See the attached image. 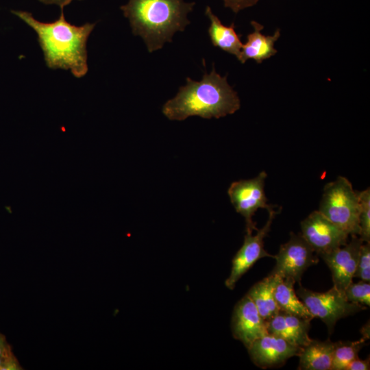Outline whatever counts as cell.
Instances as JSON below:
<instances>
[{
	"label": "cell",
	"mask_w": 370,
	"mask_h": 370,
	"mask_svg": "<svg viewBox=\"0 0 370 370\" xmlns=\"http://www.w3.org/2000/svg\"><path fill=\"white\" fill-rule=\"evenodd\" d=\"M231 329L234 338L242 342L247 349L256 339L268 334L266 321L247 294L234 308Z\"/></svg>",
	"instance_id": "30bf717a"
},
{
	"label": "cell",
	"mask_w": 370,
	"mask_h": 370,
	"mask_svg": "<svg viewBox=\"0 0 370 370\" xmlns=\"http://www.w3.org/2000/svg\"><path fill=\"white\" fill-rule=\"evenodd\" d=\"M280 278L277 275L269 273L255 284L247 293L265 321L270 320L280 310L274 296L275 288Z\"/></svg>",
	"instance_id": "e0dca14e"
},
{
	"label": "cell",
	"mask_w": 370,
	"mask_h": 370,
	"mask_svg": "<svg viewBox=\"0 0 370 370\" xmlns=\"http://www.w3.org/2000/svg\"><path fill=\"white\" fill-rule=\"evenodd\" d=\"M11 348L3 334L0 333V357H14Z\"/></svg>",
	"instance_id": "d4e9b609"
},
{
	"label": "cell",
	"mask_w": 370,
	"mask_h": 370,
	"mask_svg": "<svg viewBox=\"0 0 370 370\" xmlns=\"http://www.w3.org/2000/svg\"><path fill=\"white\" fill-rule=\"evenodd\" d=\"M60 9L59 18L51 23L39 21L27 11L12 10V13L36 32L49 69L70 71L74 77L81 78L88 71L87 42L95 23L73 25L66 20L64 8Z\"/></svg>",
	"instance_id": "6da1fadb"
},
{
	"label": "cell",
	"mask_w": 370,
	"mask_h": 370,
	"mask_svg": "<svg viewBox=\"0 0 370 370\" xmlns=\"http://www.w3.org/2000/svg\"><path fill=\"white\" fill-rule=\"evenodd\" d=\"M40 2L46 5H56L60 8H64L65 6L70 4L73 0H38Z\"/></svg>",
	"instance_id": "484cf974"
},
{
	"label": "cell",
	"mask_w": 370,
	"mask_h": 370,
	"mask_svg": "<svg viewBox=\"0 0 370 370\" xmlns=\"http://www.w3.org/2000/svg\"><path fill=\"white\" fill-rule=\"evenodd\" d=\"M347 299L352 303L370 306V284L362 280L350 283L344 291Z\"/></svg>",
	"instance_id": "44dd1931"
},
{
	"label": "cell",
	"mask_w": 370,
	"mask_h": 370,
	"mask_svg": "<svg viewBox=\"0 0 370 370\" xmlns=\"http://www.w3.org/2000/svg\"><path fill=\"white\" fill-rule=\"evenodd\" d=\"M241 101L237 92L212 69L200 81L186 78V84L162 107L163 114L169 120L183 121L189 116L204 119L225 116L237 111Z\"/></svg>",
	"instance_id": "7a4b0ae2"
},
{
	"label": "cell",
	"mask_w": 370,
	"mask_h": 370,
	"mask_svg": "<svg viewBox=\"0 0 370 370\" xmlns=\"http://www.w3.org/2000/svg\"><path fill=\"white\" fill-rule=\"evenodd\" d=\"M336 342L311 339L299 354L300 370H330Z\"/></svg>",
	"instance_id": "9a60e30c"
},
{
	"label": "cell",
	"mask_w": 370,
	"mask_h": 370,
	"mask_svg": "<svg viewBox=\"0 0 370 370\" xmlns=\"http://www.w3.org/2000/svg\"><path fill=\"white\" fill-rule=\"evenodd\" d=\"M367 340L336 342L330 370H345L348 365L358 357V352Z\"/></svg>",
	"instance_id": "d6986e66"
},
{
	"label": "cell",
	"mask_w": 370,
	"mask_h": 370,
	"mask_svg": "<svg viewBox=\"0 0 370 370\" xmlns=\"http://www.w3.org/2000/svg\"><path fill=\"white\" fill-rule=\"evenodd\" d=\"M194 5L184 0H128L121 10L133 34L140 36L148 51L153 52L171 42L177 32L185 29Z\"/></svg>",
	"instance_id": "3957f363"
},
{
	"label": "cell",
	"mask_w": 370,
	"mask_h": 370,
	"mask_svg": "<svg viewBox=\"0 0 370 370\" xmlns=\"http://www.w3.org/2000/svg\"><path fill=\"white\" fill-rule=\"evenodd\" d=\"M297 295L314 317L325 323L331 334L338 320L366 309L359 304L349 301L345 292L333 286L326 292H314L300 284Z\"/></svg>",
	"instance_id": "5b68a950"
},
{
	"label": "cell",
	"mask_w": 370,
	"mask_h": 370,
	"mask_svg": "<svg viewBox=\"0 0 370 370\" xmlns=\"http://www.w3.org/2000/svg\"><path fill=\"white\" fill-rule=\"evenodd\" d=\"M301 235L320 256L347 243L349 234L331 222L319 210L312 212L301 223Z\"/></svg>",
	"instance_id": "ba28073f"
},
{
	"label": "cell",
	"mask_w": 370,
	"mask_h": 370,
	"mask_svg": "<svg viewBox=\"0 0 370 370\" xmlns=\"http://www.w3.org/2000/svg\"><path fill=\"white\" fill-rule=\"evenodd\" d=\"M359 197V237L363 242H370V190L358 191Z\"/></svg>",
	"instance_id": "ffe728a7"
},
{
	"label": "cell",
	"mask_w": 370,
	"mask_h": 370,
	"mask_svg": "<svg viewBox=\"0 0 370 370\" xmlns=\"http://www.w3.org/2000/svg\"><path fill=\"white\" fill-rule=\"evenodd\" d=\"M311 320L280 310L266 321L267 330L269 334L279 336L293 345L303 347L312 339L308 335Z\"/></svg>",
	"instance_id": "4fadbf2b"
},
{
	"label": "cell",
	"mask_w": 370,
	"mask_h": 370,
	"mask_svg": "<svg viewBox=\"0 0 370 370\" xmlns=\"http://www.w3.org/2000/svg\"><path fill=\"white\" fill-rule=\"evenodd\" d=\"M359 197L347 178L339 176L323 188L319 211L349 234L359 235Z\"/></svg>",
	"instance_id": "277c9868"
},
{
	"label": "cell",
	"mask_w": 370,
	"mask_h": 370,
	"mask_svg": "<svg viewBox=\"0 0 370 370\" xmlns=\"http://www.w3.org/2000/svg\"><path fill=\"white\" fill-rule=\"evenodd\" d=\"M205 14L210 21L208 34L212 44L238 58L243 43L241 35L236 32L234 24L223 25L209 6L206 7Z\"/></svg>",
	"instance_id": "2e32d148"
},
{
	"label": "cell",
	"mask_w": 370,
	"mask_h": 370,
	"mask_svg": "<svg viewBox=\"0 0 370 370\" xmlns=\"http://www.w3.org/2000/svg\"><path fill=\"white\" fill-rule=\"evenodd\" d=\"M351 236V241L345 245L319 256L331 271L333 286L343 291L352 282L364 243L359 236Z\"/></svg>",
	"instance_id": "8fae6325"
},
{
	"label": "cell",
	"mask_w": 370,
	"mask_h": 370,
	"mask_svg": "<svg viewBox=\"0 0 370 370\" xmlns=\"http://www.w3.org/2000/svg\"><path fill=\"white\" fill-rule=\"evenodd\" d=\"M296 282L291 279L280 278L274 292L275 301L280 310L302 318L313 319L304 304L294 289Z\"/></svg>",
	"instance_id": "ac0fdd59"
},
{
	"label": "cell",
	"mask_w": 370,
	"mask_h": 370,
	"mask_svg": "<svg viewBox=\"0 0 370 370\" xmlns=\"http://www.w3.org/2000/svg\"><path fill=\"white\" fill-rule=\"evenodd\" d=\"M370 369L369 357L360 360L358 357L350 362L345 370H369Z\"/></svg>",
	"instance_id": "cb8c5ba5"
},
{
	"label": "cell",
	"mask_w": 370,
	"mask_h": 370,
	"mask_svg": "<svg viewBox=\"0 0 370 370\" xmlns=\"http://www.w3.org/2000/svg\"><path fill=\"white\" fill-rule=\"evenodd\" d=\"M354 277L369 282L370 281V242L362 244Z\"/></svg>",
	"instance_id": "7402d4cb"
},
{
	"label": "cell",
	"mask_w": 370,
	"mask_h": 370,
	"mask_svg": "<svg viewBox=\"0 0 370 370\" xmlns=\"http://www.w3.org/2000/svg\"><path fill=\"white\" fill-rule=\"evenodd\" d=\"M267 177V173L263 171L254 178L232 182L228 188L227 193L234 209L245 218L247 234L258 230L253 216L259 208L268 212L273 209V206L267 204L264 192Z\"/></svg>",
	"instance_id": "8992f818"
},
{
	"label": "cell",
	"mask_w": 370,
	"mask_h": 370,
	"mask_svg": "<svg viewBox=\"0 0 370 370\" xmlns=\"http://www.w3.org/2000/svg\"><path fill=\"white\" fill-rule=\"evenodd\" d=\"M360 332L362 334V337L364 338L366 340H369L370 337V327H369V322L367 323L365 325H364L362 328L360 329Z\"/></svg>",
	"instance_id": "4316f807"
},
{
	"label": "cell",
	"mask_w": 370,
	"mask_h": 370,
	"mask_svg": "<svg viewBox=\"0 0 370 370\" xmlns=\"http://www.w3.org/2000/svg\"><path fill=\"white\" fill-rule=\"evenodd\" d=\"M301 348L268 333L256 339L247 350L256 366L267 369L282 366L290 358L298 356Z\"/></svg>",
	"instance_id": "7c38bea8"
},
{
	"label": "cell",
	"mask_w": 370,
	"mask_h": 370,
	"mask_svg": "<svg viewBox=\"0 0 370 370\" xmlns=\"http://www.w3.org/2000/svg\"><path fill=\"white\" fill-rule=\"evenodd\" d=\"M251 23L254 30L247 35V42L243 45L237 58L242 64L249 59L260 64L278 52L274 44L280 36V30L277 29L272 36H265L260 32L263 29L262 25L256 21Z\"/></svg>",
	"instance_id": "5bb4252c"
},
{
	"label": "cell",
	"mask_w": 370,
	"mask_h": 370,
	"mask_svg": "<svg viewBox=\"0 0 370 370\" xmlns=\"http://www.w3.org/2000/svg\"><path fill=\"white\" fill-rule=\"evenodd\" d=\"M260 0H223L224 6L234 13L256 5Z\"/></svg>",
	"instance_id": "603a6c76"
},
{
	"label": "cell",
	"mask_w": 370,
	"mask_h": 370,
	"mask_svg": "<svg viewBox=\"0 0 370 370\" xmlns=\"http://www.w3.org/2000/svg\"><path fill=\"white\" fill-rule=\"evenodd\" d=\"M317 256L301 234L291 232L288 241L274 256L275 265L270 273L300 284L305 271L318 262Z\"/></svg>",
	"instance_id": "52a82bcc"
},
{
	"label": "cell",
	"mask_w": 370,
	"mask_h": 370,
	"mask_svg": "<svg viewBox=\"0 0 370 370\" xmlns=\"http://www.w3.org/2000/svg\"><path fill=\"white\" fill-rule=\"evenodd\" d=\"M279 209L269 211V218L265 225L260 230L258 229L255 235L247 234L245 236L244 242L232 259V266L230 274L225 282L229 289H234L238 280L260 258L264 257L273 258L274 256L269 254L264 248V239L271 230L273 220Z\"/></svg>",
	"instance_id": "9c48e42d"
}]
</instances>
